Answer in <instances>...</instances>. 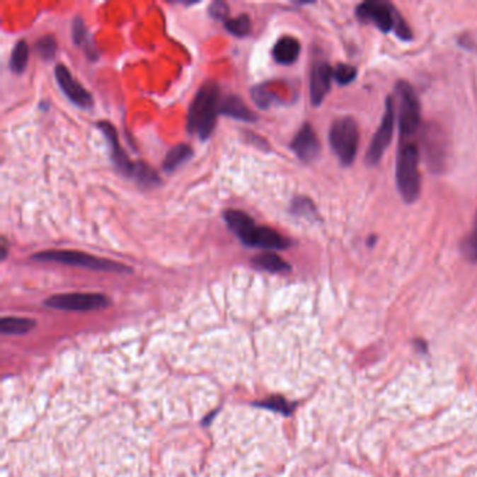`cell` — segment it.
Wrapping results in <instances>:
<instances>
[{
  "instance_id": "cell-23",
  "label": "cell",
  "mask_w": 477,
  "mask_h": 477,
  "mask_svg": "<svg viewBox=\"0 0 477 477\" xmlns=\"http://www.w3.org/2000/svg\"><path fill=\"white\" fill-rule=\"evenodd\" d=\"M256 405L260 406V408H265V409H270V410L279 412V413L286 415V416L292 415L293 408H294V405L289 403L283 396H273V398H269L265 402H259Z\"/></svg>"
},
{
  "instance_id": "cell-24",
  "label": "cell",
  "mask_w": 477,
  "mask_h": 477,
  "mask_svg": "<svg viewBox=\"0 0 477 477\" xmlns=\"http://www.w3.org/2000/svg\"><path fill=\"white\" fill-rule=\"evenodd\" d=\"M251 94H252V98H253L255 104H256L258 107H260L262 110L269 108V107L277 100V97L275 96V93L270 91V90H268V88H265L263 86L253 87Z\"/></svg>"
},
{
  "instance_id": "cell-26",
  "label": "cell",
  "mask_w": 477,
  "mask_h": 477,
  "mask_svg": "<svg viewBox=\"0 0 477 477\" xmlns=\"http://www.w3.org/2000/svg\"><path fill=\"white\" fill-rule=\"evenodd\" d=\"M357 76V70L356 67L350 66V64H338V67L333 70V77L336 79V81L342 86H346V84H350L352 81H355Z\"/></svg>"
},
{
  "instance_id": "cell-18",
  "label": "cell",
  "mask_w": 477,
  "mask_h": 477,
  "mask_svg": "<svg viewBox=\"0 0 477 477\" xmlns=\"http://www.w3.org/2000/svg\"><path fill=\"white\" fill-rule=\"evenodd\" d=\"M35 326V321L28 318L4 316L0 321V331L4 335H24Z\"/></svg>"
},
{
  "instance_id": "cell-20",
  "label": "cell",
  "mask_w": 477,
  "mask_h": 477,
  "mask_svg": "<svg viewBox=\"0 0 477 477\" xmlns=\"http://www.w3.org/2000/svg\"><path fill=\"white\" fill-rule=\"evenodd\" d=\"M132 178H134L139 186L143 189H151L160 185V177L157 176V173L143 161L134 163Z\"/></svg>"
},
{
  "instance_id": "cell-28",
  "label": "cell",
  "mask_w": 477,
  "mask_h": 477,
  "mask_svg": "<svg viewBox=\"0 0 477 477\" xmlns=\"http://www.w3.org/2000/svg\"><path fill=\"white\" fill-rule=\"evenodd\" d=\"M73 41L77 47H81L84 42H88V34L81 17H76L73 21Z\"/></svg>"
},
{
  "instance_id": "cell-29",
  "label": "cell",
  "mask_w": 477,
  "mask_h": 477,
  "mask_svg": "<svg viewBox=\"0 0 477 477\" xmlns=\"http://www.w3.org/2000/svg\"><path fill=\"white\" fill-rule=\"evenodd\" d=\"M314 205L309 199H305V197H299V199H294L293 202V207H292V212L294 214H301V216H308V214H312L314 213Z\"/></svg>"
},
{
  "instance_id": "cell-21",
  "label": "cell",
  "mask_w": 477,
  "mask_h": 477,
  "mask_svg": "<svg viewBox=\"0 0 477 477\" xmlns=\"http://www.w3.org/2000/svg\"><path fill=\"white\" fill-rule=\"evenodd\" d=\"M28 55H30V50L25 41H18L11 52V58H10V69L14 73H23L27 67L28 63Z\"/></svg>"
},
{
  "instance_id": "cell-22",
  "label": "cell",
  "mask_w": 477,
  "mask_h": 477,
  "mask_svg": "<svg viewBox=\"0 0 477 477\" xmlns=\"http://www.w3.org/2000/svg\"><path fill=\"white\" fill-rule=\"evenodd\" d=\"M226 28L236 37H246L251 30H252V24H251V18L246 14H241L236 18H230L226 21Z\"/></svg>"
},
{
  "instance_id": "cell-7",
  "label": "cell",
  "mask_w": 477,
  "mask_h": 477,
  "mask_svg": "<svg viewBox=\"0 0 477 477\" xmlns=\"http://www.w3.org/2000/svg\"><path fill=\"white\" fill-rule=\"evenodd\" d=\"M393 127H395V107L392 97H388L381 125L378 126L365 156V161L368 166H375L379 163V160L384 156V151L386 150L393 137Z\"/></svg>"
},
{
  "instance_id": "cell-5",
  "label": "cell",
  "mask_w": 477,
  "mask_h": 477,
  "mask_svg": "<svg viewBox=\"0 0 477 477\" xmlns=\"http://www.w3.org/2000/svg\"><path fill=\"white\" fill-rule=\"evenodd\" d=\"M358 140V126L353 118L345 117L332 125L329 132V142L332 150L345 167L353 164L357 154Z\"/></svg>"
},
{
  "instance_id": "cell-25",
  "label": "cell",
  "mask_w": 477,
  "mask_h": 477,
  "mask_svg": "<svg viewBox=\"0 0 477 477\" xmlns=\"http://www.w3.org/2000/svg\"><path fill=\"white\" fill-rule=\"evenodd\" d=\"M57 41L52 35H47L42 37L37 44H35V50L40 54V57L42 59L51 60L55 54H57Z\"/></svg>"
},
{
  "instance_id": "cell-9",
  "label": "cell",
  "mask_w": 477,
  "mask_h": 477,
  "mask_svg": "<svg viewBox=\"0 0 477 477\" xmlns=\"http://www.w3.org/2000/svg\"><path fill=\"white\" fill-rule=\"evenodd\" d=\"M55 77L60 88L73 104L84 110H90L93 107L91 94L83 87L80 81L74 79L71 71L64 64H58L55 67Z\"/></svg>"
},
{
  "instance_id": "cell-15",
  "label": "cell",
  "mask_w": 477,
  "mask_h": 477,
  "mask_svg": "<svg viewBox=\"0 0 477 477\" xmlns=\"http://www.w3.org/2000/svg\"><path fill=\"white\" fill-rule=\"evenodd\" d=\"M220 114L243 120V122H255L258 117L251 111V108L243 103V100L239 96H227L222 104H220Z\"/></svg>"
},
{
  "instance_id": "cell-17",
  "label": "cell",
  "mask_w": 477,
  "mask_h": 477,
  "mask_svg": "<svg viewBox=\"0 0 477 477\" xmlns=\"http://www.w3.org/2000/svg\"><path fill=\"white\" fill-rule=\"evenodd\" d=\"M252 266L259 270L270 272V273H286L292 270V266L282 259L279 255L273 252H265L260 255H256L251 260Z\"/></svg>"
},
{
  "instance_id": "cell-1",
  "label": "cell",
  "mask_w": 477,
  "mask_h": 477,
  "mask_svg": "<svg viewBox=\"0 0 477 477\" xmlns=\"http://www.w3.org/2000/svg\"><path fill=\"white\" fill-rule=\"evenodd\" d=\"M220 87L214 81L205 83L190 108L188 115V130L196 134L200 140H206L210 137L217 115L220 114Z\"/></svg>"
},
{
  "instance_id": "cell-11",
  "label": "cell",
  "mask_w": 477,
  "mask_h": 477,
  "mask_svg": "<svg viewBox=\"0 0 477 477\" xmlns=\"http://www.w3.org/2000/svg\"><path fill=\"white\" fill-rule=\"evenodd\" d=\"M332 77L333 70L326 62L319 60L312 66L309 90H311V101L314 105H319L329 93Z\"/></svg>"
},
{
  "instance_id": "cell-3",
  "label": "cell",
  "mask_w": 477,
  "mask_h": 477,
  "mask_svg": "<svg viewBox=\"0 0 477 477\" xmlns=\"http://www.w3.org/2000/svg\"><path fill=\"white\" fill-rule=\"evenodd\" d=\"M418 147L416 143L402 142L396 160V183L406 203H413L420 195V173H418Z\"/></svg>"
},
{
  "instance_id": "cell-12",
  "label": "cell",
  "mask_w": 477,
  "mask_h": 477,
  "mask_svg": "<svg viewBox=\"0 0 477 477\" xmlns=\"http://www.w3.org/2000/svg\"><path fill=\"white\" fill-rule=\"evenodd\" d=\"M98 129L104 133L108 144H110V150H111V159L114 161V164L117 166V168L120 170L122 174L132 177L133 174V168H134V163H132L129 160V157L126 156V153L122 150L120 146V140H118V133L117 129L113 126V123L107 122V120H101L97 123Z\"/></svg>"
},
{
  "instance_id": "cell-19",
  "label": "cell",
  "mask_w": 477,
  "mask_h": 477,
  "mask_svg": "<svg viewBox=\"0 0 477 477\" xmlns=\"http://www.w3.org/2000/svg\"><path fill=\"white\" fill-rule=\"evenodd\" d=\"M192 154H193V150L188 144H177L166 156V160L163 163L164 171L167 173L176 171L179 166H182L192 157Z\"/></svg>"
},
{
  "instance_id": "cell-13",
  "label": "cell",
  "mask_w": 477,
  "mask_h": 477,
  "mask_svg": "<svg viewBox=\"0 0 477 477\" xmlns=\"http://www.w3.org/2000/svg\"><path fill=\"white\" fill-rule=\"evenodd\" d=\"M224 220L229 229L241 239V242L249 246L256 231V226L252 217L241 210H227L224 212Z\"/></svg>"
},
{
  "instance_id": "cell-16",
  "label": "cell",
  "mask_w": 477,
  "mask_h": 477,
  "mask_svg": "<svg viewBox=\"0 0 477 477\" xmlns=\"http://www.w3.org/2000/svg\"><path fill=\"white\" fill-rule=\"evenodd\" d=\"M299 42L294 37H282L273 47V58L282 64H292L299 58Z\"/></svg>"
},
{
  "instance_id": "cell-14",
  "label": "cell",
  "mask_w": 477,
  "mask_h": 477,
  "mask_svg": "<svg viewBox=\"0 0 477 477\" xmlns=\"http://www.w3.org/2000/svg\"><path fill=\"white\" fill-rule=\"evenodd\" d=\"M292 245V241L283 237L280 233L270 227H256V231L252 237L249 246H258L263 249H287Z\"/></svg>"
},
{
  "instance_id": "cell-2",
  "label": "cell",
  "mask_w": 477,
  "mask_h": 477,
  "mask_svg": "<svg viewBox=\"0 0 477 477\" xmlns=\"http://www.w3.org/2000/svg\"><path fill=\"white\" fill-rule=\"evenodd\" d=\"M357 17L362 23H372L382 33L395 31L401 40H410L412 31L396 11V8L385 0H369L357 7Z\"/></svg>"
},
{
  "instance_id": "cell-8",
  "label": "cell",
  "mask_w": 477,
  "mask_h": 477,
  "mask_svg": "<svg viewBox=\"0 0 477 477\" xmlns=\"http://www.w3.org/2000/svg\"><path fill=\"white\" fill-rule=\"evenodd\" d=\"M44 304L62 311H94L108 306L110 299L98 293H67L52 296L45 299Z\"/></svg>"
},
{
  "instance_id": "cell-6",
  "label": "cell",
  "mask_w": 477,
  "mask_h": 477,
  "mask_svg": "<svg viewBox=\"0 0 477 477\" xmlns=\"http://www.w3.org/2000/svg\"><path fill=\"white\" fill-rule=\"evenodd\" d=\"M398 123L402 142L410 140L420 127V104L415 88L408 81H398Z\"/></svg>"
},
{
  "instance_id": "cell-10",
  "label": "cell",
  "mask_w": 477,
  "mask_h": 477,
  "mask_svg": "<svg viewBox=\"0 0 477 477\" xmlns=\"http://www.w3.org/2000/svg\"><path fill=\"white\" fill-rule=\"evenodd\" d=\"M292 150L297 154L301 161L304 163H311L314 161L321 150V144L318 140V136L312 126L309 123H305L301 126L299 133L293 139L290 144Z\"/></svg>"
},
{
  "instance_id": "cell-30",
  "label": "cell",
  "mask_w": 477,
  "mask_h": 477,
  "mask_svg": "<svg viewBox=\"0 0 477 477\" xmlns=\"http://www.w3.org/2000/svg\"><path fill=\"white\" fill-rule=\"evenodd\" d=\"M209 13L216 20H226L229 16V6L224 1H213L209 7ZM227 21V20H226Z\"/></svg>"
},
{
  "instance_id": "cell-31",
  "label": "cell",
  "mask_w": 477,
  "mask_h": 477,
  "mask_svg": "<svg viewBox=\"0 0 477 477\" xmlns=\"http://www.w3.org/2000/svg\"><path fill=\"white\" fill-rule=\"evenodd\" d=\"M6 256H7V242H6V238L3 237L1 238V255H0L1 260H4Z\"/></svg>"
},
{
  "instance_id": "cell-27",
  "label": "cell",
  "mask_w": 477,
  "mask_h": 477,
  "mask_svg": "<svg viewBox=\"0 0 477 477\" xmlns=\"http://www.w3.org/2000/svg\"><path fill=\"white\" fill-rule=\"evenodd\" d=\"M462 252L469 260L477 262V214L473 231L462 242Z\"/></svg>"
},
{
  "instance_id": "cell-4",
  "label": "cell",
  "mask_w": 477,
  "mask_h": 477,
  "mask_svg": "<svg viewBox=\"0 0 477 477\" xmlns=\"http://www.w3.org/2000/svg\"><path fill=\"white\" fill-rule=\"evenodd\" d=\"M33 260L40 262H58L70 266H80L87 268L91 270H101V272H117L125 273L132 272L129 266H125L120 262H114L110 259H101L94 255H88L80 251H66V249H52V251H42L31 256Z\"/></svg>"
}]
</instances>
